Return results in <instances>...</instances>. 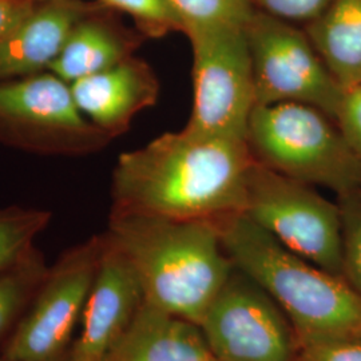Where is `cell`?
I'll use <instances>...</instances> for the list:
<instances>
[{"label":"cell","mask_w":361,"mask_h":361,"mask_svg":"<svg viewBox=\"0 0 361 361\" xmlns=\"http://www.w3.org/2000/svg\"><path fill=\"white\" fill-rule=\"evenodd\" d=\"M255 158L246 141L165 133L119 155L113 212L174 219H216L244 210Z\"/></svg>","instance_id":"1"},{"label":"cell","mask_w":361,"mask_h":361,"mask_svg":"<svg viewBox=\"0 0 361 361\" xmlns=\"http://www.w3.org/2000/svg\"><path fill=\"white\" fill-rule=\"evenodd\" d=\"M104 235L129 259L146 302L197 325L234 268L213 219L111 210Z\"/></svg>","instance_id":"2"},{"label":"cell","mask_w":361,"mask_h":361,"mask_svg":"<svg viewBox=\"0 0 361 361\" xmlns=\"http://www.w3.org/2000/svg\"><path fill=\"white\" fill-rule=\"evenodd\" d=\"M216 221L233 265L269 293L297 338L361 335V296L344 277L286 249L243 212Z\"/></svg>","instance_id":"3"},{"label":"cell","mask_w":361,"mask_h":361,"mask_svg":"<svg viewBox=\"0 0 361 361\" xmlns=\"http://www.w3.org/2000/svg\"><path fill=\"white\" fill-rule=\"evenodd\" d=\"M332 118L310 104L256 106L245 141L253 158L289 178L343 198L361 194V164Z\"/></svg>","instance_id":"4"},{"label":"cell","mask_w":361,"mask_h":361,"mask_svg":"<svg viewBox=\"0 0 361 361\" xmlns=\"http://www.w3.org/2000/svg\"><path fill=\"white\" fill-rule=\"evenodd\" d=\"M280 244L324 271L343 277V217L312 185L255 159L246 180L244 210Z\"/></svg>","instance_id":"5"},{"label":"cell","mask_w":361,"mask_h":361,"mask_svg":"<svg viewBox=\"0 0 361 361\" xmlns=\"http://www.w3.org/2000/svg\"><path fill=\"white\" fill-rule=\"evenodd\" d=\"M110 141L79 110L71 85L51 71L0 83V143L34 154L79 157Z\"/></svg>","instance_id":"6"},{"label":"cell","mask_w":361,"mask_h":361,"mask_svg":"<svg viewBox=\"0 0 361 361\" xmlns=\"http://www.w3.org/2000/svg\"><path fill=\"white\" fill-rule=\"evenodd\" d=\"M185 34L193 51V109L185 128L245 141L256 89L244 27H200Z\"/></svg>","instance_id":"7"},{"label":"cell","mask_w":361,"mask_h":361,"mask_svg":"<svg viewBox=\"0 0 361 361\" xmlns=\"http://www.w3.org/2000/svg\"><path fill=\"white\" fill-rule=\"evenodd\" d=\"M256 106L310 104L337 121L344 89L337 83L307 31L255 10L246 23Z\"/></svg>","instance_id":"8"},{"label":"cell","mask_w":361,"mask_h":361,"mask_svg":"<svg viewBox=\"0 0 361 361\" xmlns=\"http://www.w3.org/2000/svg\"><path fill=\"white\" fill-rule=\"evenodd\" d=\"M198 326L216 361H296L298 338L284 310L235 267Z\"/></svg>","instance_id":"9"},{"label":"cell","mask_w":361,"mask_h":361,"mask_svg":"<svg viewBox=\"0 0 361 361\" xmlns=\"http://www.w3.org/2000/svg\"><path fill=\"white\" fill-rule=\"evenodd\" d=\"M104 243L102 235L75 246L46 274L32 310L7 347V359L55 361L62 355L82 319Z\"/></svg>","instance_id":"10"},{"label":"cell","mask_w":361,"mask_h":361,"mask_svg":"<svg viewBox=\"0 0 361 361\" xmlns=\"http://www.w3.org/2000/svg\"><path fill=\"white\" fill-rule=\"evenodd\" d=\"M98 271L82 313V331L67 361H104L145 301L129 259L104 235Z\"/></svg>","instance_id":"11"},{"label":"cell","mask_w":361,"mask_h":361,"mask_svg":"<svg viewBox=\"0 0 361 361\" xmlns=\"http://www.w3.org/2000/svg\"><path fill=\"white\" fill-rule=\"evenodd\" d=\"M71 91L83 116L113 140L130 129L134 116L155 104L159 80L152 66L133 55L73 82Z\"/></svg>","instance_id":"12"},{"label":"cell","mask_w":361,"mask_h":361,"mask_svg":"<svg viewBox=\"0 0 361 361\" xmlns=\"http://www.w3.org/2000/svg\"><path fill=\"white\" fill-rule=\"evenodd\" d=\"M94 8L80 0L35 4L22 22L0 37V83L49 71L74 27Z\"/></svg>","instance_id":"13"},{"label":"cell","mask_w":361,"mask_h":361,"mask_svg":"<svg viewBox=\"0 0 361 361\" xmlns=\"http://www.w3.org/2000/svg\"><path fill=\"white\" fill-rule=\"evenodd\" d=\"M104 361H216L201 328L143 301Z\"/></svg>","instance_id":"14"},{"label":"cell","mask_w":361,"mask_h":361,"mask_svg":"<svg viewBox=\"0 0 361 361\" xmlns=\"http://www.w3.org/2000/svg\"><path fill=\"white\" fill-rule=\"evenodd\" d=\"M140 38L94 8L74 27L49 71L71 85L133 56L141 43Z\"/></svg>","instance_id":"15"},{"label":"cell","mask_w":361,"mask_h":361,"mask_svg":"<svg viewBox=\"0 0 361 361\" xmlns=\"http://www.w3.org/2000/svg\"><path fill=\"white\" fill-rule=\"evenodd\" d=\"M307 34L344 90L361 85V0H331Z\"/></svg>","instance_id":"16"},{"label":"cell","mask_w":361,"mask_h":361,"mask_svg":"<svg viewBox=\"0 0 361 361\" xmlns=\"http://www.w3.org/2000/svg\"><path fill=\"white\" fill-rule=\"evenodd\" d=\"M51 219L40 209H0V273L11 271L37 255L34 241Z\"/></svg>","instance_id":"17"},{"label":"cell","mask_w":361,"mask_h":361,"mask_svg":"<svg viewBox=\"0 0 361 361\" xmlns=\"http://www.w3.org/2000/svg\"><path fill=\"white\" fill-rule=\"evenodd\" d=\"M178 15L182 32L214 26L245 27L255 13L247 0H168Z\"/></svg>","instance_id":"18"},{"label":"cell","mask_w":361,"mask_h":361,"mask_svg":"<svg viewBox=\"0 0 361 361\" xmlns=\"http://www.w3.org/2000/svg\"><path fill=\"white\" fill-rule=\"evenodd\" d=\"M46 274L38 253L11 271L0 273V336L13 323L32 286L43 281Z\"/></svg>","instance_id":"19"},{"label":"cell","mask_w":361,"mask_h":361,"mask_svg":"<svg viewBox=\"0 0 361 361\" xmlns=\"http://www.w3.org/2000/svg\"><path fill=\"white\" fill-rule=\"evenodd\" d=\"M106 8L130 15L143 35L161 38L171 31H182V23L168 0H98Z\"/></svg>","instance_id":"20"},{"label":"cell","mask_w":361,"mask_h":361,"mask_svg":"<svg viewBox=\"0 0 361 361\" xmlns=\"http://www.w3.org/2000/svg\"><path fill=\"white\" fill-rule=\"evenodd\" d=\"M343 217V277L361 296V197L344 198Z\"/></svg>","instance_id":"21"},{"label":"cell","mask_w":361,"mask_h":361,"mask_svg":"<svg viewBox=\"0 0 361 361\" xmlns=\"http://www.w3.org/2000/svg\"><path fill=\"white\" fill-rule=\"evenodd\" d=\"M296 361H361V335L298 338Z\"/></svg>","instance_id":"22"},{"label":"cell","mask_w":361,"mask_h":361,"mask_svg":"<svg viewBox=\"0 0 361 361\" xmlns=\"http://www.w3.org/2000/svg\"><path fill=\"white\" fill-rule=\"evenodd\" d=\"M250 6L289 23H305L316 20L331 0H247Z\"/></svg>","instance_id":"23"},{"label":"cell","mask_w":361,"mask_h":361,"mask_svg":"<svg viewBox=\"0 0 361 361\" xmlns=\"http://www.w3.org/2000/svg\"><path fill=\"white\" fill-rule=\"evenodd\" d=\"M336 122L361 164V85L344 90Z\"/></svg>","instance_id":"24"},{"label":"cell","mask_w":361,"mask_h":361,"mask_svg":"<svg viewBox=\"0 0 361 361\" xmlns=\"http://www.w3.org/2000/svg\"><path fill=\"white\" fill-rule=\"evenodd\" d=\"M35 7L27 0H0V37L13 30Z\"/></svg>","instance_id":"25"},{"label":"cell","mask_w":361,"mask_h":361,"mask_svg":"<svg viewBox=\"0 0 361 361\" xmlns=\"http://www.w3.org/2000/svg\"><path fill=\"white\" fill-rule=\"evenodd\" d=\"M27 1H31L34 4H40V3H47V1H54V0H27Z\"/></svg>","instance_id":"26"},{"label":"cell","mask_w":361,"mask_h":361,"mask_svg":"<svg viewBox=\"0 0 361 361\" xmlns=\"http://www.w3.org/2000/svg\"><path fill=\"white\" fill-rule=\"evenodd\" d=\"M0 361H18V360H11V359H7V357H4V359H3V360H0Z\"/></svg>","instance_id":"27"}]
</instances>
